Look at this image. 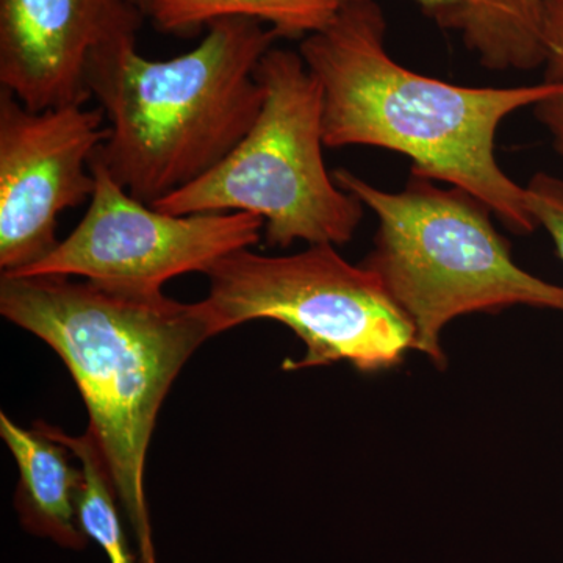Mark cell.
Instances as JSON below:
<instances>
[{
	"instance_id": "6da1fadb",
	"label": "cell",
	"mask_w": 563,
	"mask_h": 563,
	"mask_svg": "<svg viewBox=\"0 0 563 563\" xmlns=\"http://www.w3.org/2000/svg\"><path fill=\"white\" fill-rule=\"evenodd\" d=\"M299 54L321 85L325 147L399 152L410 172L472 192L517 235L537 231L526 188L496 161V133L561 85L461 87L404 68L387 49L376 0H350L324 31L301 41Z\"/></svg>"
},
{
	"instance_id": "7a4b0ae2",
	"label": "cell",
	"mask_w": 563,
	"mask_h": 563,
	"mask_svg": "<svg viewBox=\"0 0 563 563\" xmlns=\"http://www.w3.org/2000/svg\"><path fill=\"white\" fill-rule=\"evenodd\" d=\"M0 313L60 355L90 415L140 563H158L144 468L177 374L214 336L203 302L66 276H0Z\"/></svg>"
},
{
	"instance_id": "3957f363",
	"label": "cell",
	"mask_w": 563,
	"mask_h": 563,
	"mask_svg": "<svg viewBox=\"0 0 563 563\" xmlns=\"http://www.w3.org/2000/svg\"><path fill=\"white\" fill-rule=\"evenodd\" d=\"M206 31L195 49L168 60L140 55L139 33L111 40L91 60V98L110 124L92 158L150 207L217 168L265 102L255 73L277 33L244 18Z\"/></svg>"
},
{
	"instance_id": "277c9868",
	"label": "cell",
	"mask_w": 563,
	"mask_h": 563,
	"mask_svg": "<svg viewBox=\"0 0 563 563\" xmlns=\"http://www.w3.org/2000/svg\"><path fill=\"white\" fill-rule=\"evenodd\" d=\"M336 185L374 211L373 247L358 265L383 282L412 322L415 351L446 369L442 333L455 318L512 307L563 313V287L525 272L496 231L490 207L462 188L410 172L401 191L379 190L346 168Z\"/></svg>"
},
{
	"instance_id": "5b68a950",
	"label": "cell",
	"mask_w": 563,
	"mask_h": 563,
	"mask_svg": "<svg viewBox=\"0 0 563 563\" xmlns=\"http://www.w3.org/2000/svg\"><path fill=\"white\" fill-rule=\"evenodd\" d=\"M255 74L265 102L242 143L217 168L152 209L176 217L257 214L265 221L266 246L284 250L296 242H351L365 206L325 169L320 81L299 52L276 46Z\"/></svg>"
},
{
	"instance_id": "8992f818",
	"label": "cell",
	"mask_w": 563,
	"mask_h": 563,
	"mask_svg": "<svg viewBox=\"0 0 563 563\" xmlns=\"http://www.w3.org/2000/svg\"><path fill=\"white\" fill-rule=\"evenodd\" d=\"M203 299L214 335L254 320L287 325L306 346L285 372L347 362L362 373L395 368L415 351L412 322L391 301L383 282L344 261L332 244L269 257L233 252L206 274Z\"/></svg>"
},
{
	"instance_id": "52a82bcc",
	"label": "cell",
	"mask_w": 563,
	"mask_h": 563,
	"mask_svg": "<svg viewBox=\"0 0 563 563\" xmlns=\"http://www.w3.org/2000/svg\"><path fill=\"white\" fill-rule=\"evenodd\" d=\"M95 192L79 225L35 265L9 276H66L139 291H161L187 273L210 272L222 258L251 250L265 221L257 214L176 217L129 195L91 157Z\"/></svg>"
},
{
	"instance_id": "ba28073f",
	"label": "cell",
	"mask_w": 563,
	"mask_h": 563,
	"mask_svg": "<svg viewBox=\"0 0 563 563\" xmlns=\"http://www.w3.org/2000/svg\"><path fill=\"white\" fill-rule=\"evenodd\" d=\"M102 109L29 110L0 88V269L18 274L57 246L58 218L95 192L90 162L109 136Z\"/></svg>"
},
{
	"instance_id": "9c48e42d",
	"label": "cell",
	"mask_w": 563,
	"mask_h": 563,
	"mask_svg": "<svg viewBox=\"0 0 563 563\" xmlns=\"http://www.w3.org/2000/svg\"><path fill=\"white\" fill-rule=\"evenodd\" d=\"M146 18L135 0H0V88L33 111L85 106L96 52Z\"/></svg>"
},
{
	"instance_id": "30bf717a",
	"label": "cell",
	"mask_w": 563,
	"mask_h": 563,
	"mask_svg": "<svg viewBox=\"0 0 563 563\" xmlns=\"http://www.w3.org/2000/svg\"><path fill=\"white\" fill-rule=\"evenodd\" d=\"M0 435L20 468L14 504L24 529L70 550L87 547L79 518L84 476L70 463L73 453L38 426L21 428L5 413L0 415Z\"/></svg>"
},
{
	"instance_id": "8fae6325",
	"label": "cell",
	"mask_w": 563,
	"mask_h": 563,
	"mask_svg": "<svg viewBox=\"0 0 563 563\" xmlns=\"http://www.w3.org/2000/svg\"><path fill=\"white\" fill-rule=\"evenodd\" d=\"M448 29L493 70L537 68L547 62L544 0H459Z\"/></svg>"
},
{
	"instance_id": "7c38bea8",
	"label": "cell",
	"mask_w": 563,
	"mask_h": 563,
	"mask_svg": "<svg viewBox=\"0 0 563 563\" xmlns=\"http://www.w3.org/2000/svg\"><path fill=\"white\" fill-rule=\"evenodd\" d=\"M350 0H154L152 24L165 35L191 38L214 21L244 18L268 24L279 38L324 31Z\"/></svg>"
},
{
	"instance_id": "4fadbf2b",
	"label": "cell",
	"mask_w": 563,
	"mask_h": 563,
	"mask_svg": "<svg viewBox=\"0 0 563 563\" xmlns=\"http://www.w3.org/2000/svg\"><path fill=\"white\" fill-rule=\"evenodd\" d=\"M36 426L65 444L80 463L84 484L79 496V518L88 539L95 540L106 551L110 563H140L122 529L118 514L120 503L106 455L90 429L81 437H70L47 422L40 421Z\"/></svg>"
},
{
	"instance_id": "5bb4252c",
	"label": "cell",
	"mask_w": 563,
	"mask_h": 563,
	"mask_svg": "<svg viewBox=\"0 0 563 563\" xmlns=\"http://www.w3.org/2000/svg\"><path fill=\"white\" fill-rule=\"evenodd\" d=\"M544 47L548 79L561 85V90L533 107L553 139L554 150L563 158V0H544Z\"/></svg>"
},
{
	"instance_id": "9a60e30c",
	"label": "cell",
	"mask_w": 563,
	"mask_h": 563,
	"mask_svg": "<svg viewBox=\"0 0 563 563\" xmlns=\"http://www.w3.org/2000/svg\"><path fill=\"white\" fill-rule=\"evenodd\" d=\"M526 199L537 224L550 233L563 262V179L537 173L526 185Z\"/></svg>"
},
{
	"instance_id": "2e32d148",
	"label": "cell",
	"mask_w": 563,
	"mask_h": 563,
	"mask_svg": "<svg viewBox=\"0 0 563 563\" xmlns=\"http://www.w3.org/2000/svg\"><path fill=\"white\" fill-rule=\"evenodd\" d=\"M413 2H417L426 14H429L444 29H448V24L459 7V0H413Z\"/></svg>"
},
{
	"instance_id": "e0dca14e",
	"label": "cell",
	"mask_w": 563,
	"mask_h": 563,
	"mask_svg": "<svg viewBox=\"0 0 563 563\" xmlns=\"http://www.w3.org/2000/svg\"><path fill=\"white\" fill-rule=\"evenodd\" d=\"M136 3H139V7L141 10H143V13L146 14V16H150V11L152 3H154V0H135Z\"/></svg>"
}]
</instances>
